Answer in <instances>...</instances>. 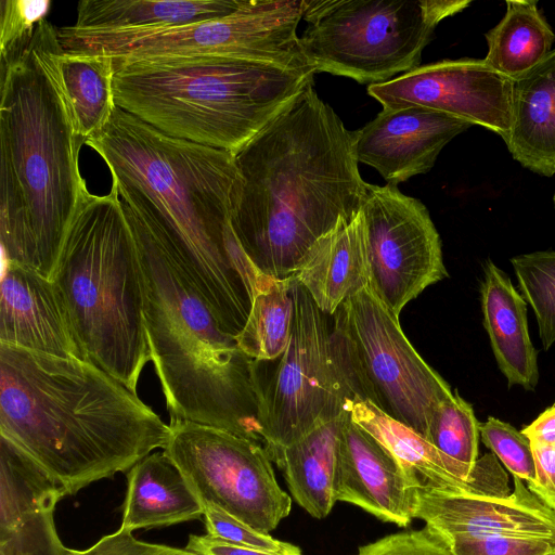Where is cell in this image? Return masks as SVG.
Segmentation results:
<instances>
[{
  "label": "cell",
  "instance_id": "40",
  "mask_svg": "<svg viewBox=\"0 0 555 555\" xmlns=\"http://www.w3.org/2000/svg\"><path fill=\"white\" fill-rule=\"evenodd\" d=\"M521 433L529 440L555 446V406L552 405L543 411Z\"/></svg>",
  "mask_w": 555,
  "mask_h": 555
},
{
  "label": "cell",
  "instance_id": "39",
  "mask_svg": "<svg viewBox=\"0 0 555 555\" xmlns=\"http://www.w3.org/2000/svg\"><path fill=\"white\" fill-rule=\"evenodd\" d=\"M185 548L196 555H302L300 548L288 553L263 552L233 545L207 534H191Z\"/></svg>",
  "mask_w": 555,
  "mask_h": 555
},
{
  "label": "cell",
  "instance_id": "31",
  "mask_svg": "<svg viewBox=\"0 0 555 555\" xmlns=\"http://www.w3.org/2000/svg\"><path fill=\"white\" fill-rule=\"evenodd\" d=\"M479 424L472 404L455 391L434 410L426 439L451 459L474 465L479 459Z\"/></svg>",
  "mask_w": 555,
  "mask_h": 555
},
{
  "label": "cell",
  "instance_id": "5",
  "mask_svg": "<svg viewBox=\"0 0 555 555\" xmlns=\"http://www.w3.org/2000/svg\"><path fill=\"white\" fill-rule=\"evenodd\" d=\"M117 189L137 245L146 339L170 421L224 429L263 444L256 361L222 331L132 195Z\"/></svg>",
  "mask_w": 555,
  "mask_h": 555
},
{
  "label": "cell",
  "instance_id": "25",
  "mask_svg": "<svg viewBox=\"0 0 555 555\" xmlns=\"http://www.w3.org/2000/svg\"><path fill=\"white\" fill-rule=\"evenodd\" d=\"M203 516V505L164 452L151 453L127 472L121 529L133 532Z\"/></svg>",
  "mask_w": 555,
  "mask_h": 555
},
{
  "label": "cell",
  "instance_id": "1",
  "mask_svg": "<svg viewBox=\"0 0 555 555\" xmlns=\"http://www.w3.org/2000/svg\"><path fill=\"white\" fill-rule=\"evenodd\" d=\"M135 199L177 269L234 338L260 275L231 225L234 154L171 138L116 106L86 142Z\"/></svg>",
  "mask_w": 555,
  "mask_h": 555
},
{
  "label": "cell",
  "instance_id": "12",
  "mask_svg": "<svg viewBox=\"0 0 555 555\" xmlns=\"http://www.w3.org/2000/svg\"><path fill=\"white\" fill-rule=\"evenodd\" d=\"M306 0H242L233 13L143 35L106 55L117 61L163 56H229L315 72L297 27Z\"/></svg>",
  "mask_w": 555,
  "mask_h": 555
},
{
  "label": "cell",
  "instance_id": "15",
  "mask_svg": "<svg viewBox=\"0 0 555 555\" xmlns=\"http://www.w3.org/2000/svg\"><path fill=\"white\" fill-rule=\"evenodd\" d=\"M348 411L398 459L416 489L487 498L511 494L507 474L493 453L483 454L474 465L463 464L367 401L354 398Z\"/></svg>",
  "mask_w": 555,
  "mask_h": 555
},
{
  "label": "cell",
  "instance_id": "13",
  "mask_svg": "<svg viewBox=\"0 0 555 555\" xmlns=\"http://www.w3.org/2000/svg\"><path fill=\"white\" fill-rule=\"evenodd\" d=\"M361 210L372 286L399 318L409 301L449 275L439 233L426 206L397 185L367 183Z\"/></svg>",
  "mask_w": 555,
  "mask_h": 555
},
{
  "label": "cell",
  "instance_id": "24",
  "mask_svg": "<svg viewBox=\"0 0 555 555\" xmlns=\"http://www.w3.org/2000/svg\"><path fill=\"white\" fill-rule=\"evenodd\" d=\"M506 145L531 171L555 175V50L513 79L512 121Z\"/></svg>",
  "mask_w": 555,
  "mask_h": 555
},
{
  "label": "cell",
  "instance_id": "23",
  "mask_svg": "<svg viewBox=\"0 0 555 555\" xmlns=\"http://www.w3.org/2000/svg\"><path fill=\"white\" fill-rule=\"evenodd\" d=\"M480 302L492 352L508 386L534 390L540 375L538 353L528 330L527 302L508 275L491 260L483 264Z\"/></svg>",
  "mask_w": 555,
  "mask_h": 555
},
{
  "label": "cell",
  "instance_id": "2",
  "mask_svg": "<svg viewBox=\"0 0 555 555\" xmlns=\"http://www.w3.org/2000/svg\"><path fill=\"white\" fill-rule=\"evenodd\" d=\"M356 141L313 81L234 155L231 225L258 271L293 278L322 237L361 211L367 183Z\"/></svg>",
  "mask_w": 555,
  "mask_h": 555
},
{
  "label": "cell",
  "instance_id": "36",
  "mask_svg": "<svg viewBox=\"0 0 555 555\" xmlns=\"http://www.w3.org/2000/svg\"><path fill=\"white\" fill-rule=\"evenodd\" d=\"M356 555H453L426 527L399 532L360 546Z\"/></svg>",
  "mask_w": 555,
  "mask_h": 555
},
{
  "label": "cell",
  "instance_id": "35",
  "mask_svg": "<svg viewBox=\"0 0 555 555\" xmlns=\"http://www.w3.org/2000/svg\"><path fill=\"white\" fill-rule=\"evenodd\" d=\"M453 555H548L555 542L512 535H464L442 540Z\"/></svg>",
  "mask_w": 555,
  "mask_h": 555
},
{
  "label": "cell",
  "instance_id": "26",
  "mask_svg": "<svg viewBox=\"0 0 555 555\" xmlns=\"http://www.w3.org/2000/svg\"><path fill=\"white\" fill-rule=\"evenodd\" d=\"M345 415L318 425L272 459L283 472L294 500L318 519L326 517L336 503L333 480Z\"/></svg>",
  "mask_w": 555,
  "mask_h": 555
},
{
  "label": "cell",
  "instance_id": "16",
  "mask_svg": "<svg viewBox=\"0 0 555 555\" xmlns=\"http://www.w3.org/2000/svg\"><path fill=\"white\" fill-rule=\"evenodd\" d=\"M242 0H83L73 25L57 29L67 52L107 54L143 35L227 16Z\"/></svg>",
  "mask_w": 555,
  "mask_h": 555
},
{
  "label": "cell",
  "instance_id": "17",
  "mask_svg": "<svg viewBox=\"0 0 555 555\" xmlns=\"http://www.w3.org/2000/svg\"><path fill=\"white\" fill-rule=\"evenodd\" d=\"M506 498L450 494L417 489L413 517L438 539L464 535H512L555 542V512L513 477Z\"/></svg>",
  "mask_w": 555,
  "mask_h": 555
},
{
  "label": "cell",
  "instance_id": "29",
  "mask_svg": "<svg viewBox=\"0 0 555 555\" xmlns=\"http://www.w3.org/2000/svg\"><path fill=\"white\" fill-rule=\"evenodd\" d=\"M293 283L294 276L260 273L247 321L235 337L240 350L250 359L274 361L286 349L294 313Z\"/></svg>",
  "mask_w": 555,
  "mask_h": 555
},
{
  "label": "cell",
  "instance_id": "8",
  "mask_svg": "<svg viewBox=\"0 0 555 555\" xmlns=\"http://www.w3.org/2000/svg\"><path fill=\"white\" fill-rule=\"evenodd\" d=\"M468 0H306L300 36L317 73L380 83L420 66L444 18Z\"/></svg>",
  "mask_w": 555,
  "mask_h": 555
},
{
  "label": "cell",
  "instance_id": "4",
  "mask_svg": "<svg viewBox=\"0 0 555 555\" xmlns=\"http://www.w3.org/2000/svg\"><path fill=\"white\" fill-rule=\"evenodd\" d=\"M57 28L42 21L1 65L0 243L4 262L52 279L85 195L82 144L62 89Z\"/></svg>",
  "mask_w": 555,
  "mask_h": 555
},
{
  "label": "cell",
  "instance_id": "14",
  "mask_svg": "<svg viewBox=\"0 0 555 555\" xmlns=\"http://www.w3.org/2000/svg\"><path fill=\"white\" fill-rule=\"evenodd\" d=\"M367 93L383 108L420 106L472 125H480L508 139L512 121L513 79L485 60H441L370 85Z\"/></svg>",
  "mask_w": 555,
  "mask_h": 555
},
{
  "label": "cell",
  "instance_id": "9",
  "mask_svg": "<svg viewBox=\"0 0 555 555\" xmlns=\"http://www.w3.org/2000/svg\"><path fill=\"white\" fill-rule=\"evenodd\" d=\"M331 317L354 398L426 438L434 410L454 392L417 353L372 283Z\"/></svg>",
  "mask_w": 555,
  "mask_h": 555
},
{
  "label": "cell",
  "instance_id": "3",
  "mask_svg": "<svg viewBox=\"0 0 555 555\" xmlns=\"http://www.w3.org/2000/svg\"><path fill=\"white\" fill-rule=\"evenodd\" d=\"M137 392L88 360L0 344V435L74 495L169 437Z\"/></svg>",
  "mask_w": 555,
  "mask_h": 555
},
{
  "label": "cell",
  "instance_id": "10",
  "mask_svg": "<svg viewBox=\"0 0 555 555\" xmlns=\"http://www.w3.org/2000/svg\"><path fill=\"white\" fill-rule=\"evenodd\" d=\"M293 299L288 344L270 376L256 361L259 423L271 461L318 425L347 413L354 399L331 315L318 308L295 278Z\"/></svg>",
  "mask_w": 555,
  "mask_h": 555
},
{
  "label": "cell",
  "instance_id": "27",
  "mask_svg": "<svg viewBox=\"0 0 555 555\" xmlns=\"http://www.w3.org/2000/svg\"><path fill=\"white\" fill-rule=\"evenodd\" d=\"M57 66L75 133L85 143L105 128L116 108L115 60L106 54L62 49Z\"/></svg>",
  "mask_w": 555,
  "mask_h": 555
},
{
  "label": "cell",
  "instance_id": "32",
  "mask_svg": "<svg viewBox=\"0 0 555 555\" xmlns=\"http://www.w3.org/2000/svg\"><path fill=\"white\" fill-rule=\"evenodd\" d=\"M480 439L491 450L500 463L527 485L535 477V464L528 437L511 424L489 416L479 424Z\"/></svg>",
  "mask_w": 555,
  "mask_h": 555
},
{
  "label": "cell",
  "instance_id": "30",
  "mask_svg": "<svg viewBox=\"0 0 555 555\" xmlns=\"http://www.w3.org/2000/svg\"><path fill=\"white\" fill-rule=\"evenodd\" d=\"M511 263L521 296L535 315L544 350L555 344V250L515 256Z\"/></svg>",
  "mask_w": 555,
  "mask_h": 555
},
{
  "label": "cell",
  "instance_id": "18",
  "mask_svg": "<svg viewBox=\"0 0 555 555\" xmlns=\"http://www.w3.org/2000/svg\"><path fill=\"white\" fill-rule=\"evenodd\" d=\"M63 488L0 435V555H68L54 509Z\"/></svg>",
  "mask_w": 555,
  "mask_h": 555
},
{
  "label": "cell",
  "instance_id": "20",
  "mask_svg": "<svg viewBox=\"0 0 555 555\" xmlns=\"http://www.w3.org/2000/svg\"><path fill=\"white\" fill-rule=\"evenodd\" d=\"M473 125L454 116L420 106L383 108L357 131L359 164L376 169L397 185L428 172L441 150Z\"/></svg>",
  "mask_w": 555,
  "mask_h": 555
},
{
  "label": "cell",
  "instance_id": "33",
  "mask_svg": "<svg viewBox=\"0 0 555 555\" xmlns=\"http://www.w3.org/2000/svg\"><path fill=\"white\" fill-rule=\"evenodd\" d=\"M0 21V63L16 57L31 41L46 20L50 0H2Z\"/></svg>",
  "mask_w": 555,
  "mask_h": 555
},
{
  "label": "cell",
  "instance_id": "28",
  "mask_svg": "<svg viewBox=\"0 0 555 555\" xmlns=\"http://www.w3.org/2000/svg\"><path fill=\"white\" fill-rule=\"evenodd\" d=\"M485 62L515 79L540 64L551 52L555 35L537 1H506V13L486 34Z\"/></svg>",
  "mask_w": 555,
  "mask_h": 555
},
{
  "label": "cell",
  "instance_id": "19",
  "mask_svg": "<svg viewBox=\"0 0 555 555\" xmlns=\"http://www.w3.org/2000/svg\"><path fill=\"white\" fill-rule=\"evenodd\" d=\"M417 490L398 459L346 413L333 480L335 502L357 505L378 519L406 527Z\"/></svg>",
  "mask_w": 555,
  "mask_h": 555
},
{
  "label": "cell",
  "instance_id": "7",
  "mask_svg": "<svg viewBox=\"0 0 555 555\" xmlns=\"http://www.w3.org/2000/svg\"><path fill=\"white\" fill-rule=\"evenodd\" d=\"M51 280L86 359L137 392L151 354L137 245L116 184L85 195Z\"/></svg>",
  "mask_w": 555,
  "mask_h": 555
},
{
  "label": "cell",
  "instance_id": "11",
  "mask_svg": "<svg viewBox=\"0 0 555 555\" xmlns=\"http://www.w3.org/2000/svg\"><path fill=\"white\" fill-rule=\"evenodd\" d=\"M163 452L201 504L210 503L269 533L292 509L263 444L231 431L171 420Z\"/></svg>",
  "mask_w": 555,
  "mask_h": 555
},
{
  "label": "cell",
  "instance_id": "22",
  "mask_svg": "<svg viewBox=\"0 0 555 555\" xmlns=\"http://www.w3.org/2000/svg\"><path fill=\"white\" fill-rule=\"evenodd\" d=\"M318 308L333 315L351 295L372 283L362 210L343 220L307 254L294 275Z\"/></svg>",
  "mask_w": 555,
  "mask_h": 555
},
{
  "label": "cell",
  "instance_id": "41",
  "mask_svg": "<svg viewBox=\"0 0 555 555\" xmlns=\"http://www.w3.org/2000/svg\"><path fill=\"white\" fill-rule=\"evenodd\" d=\"M548 555H555V550L551 554H548Z\"/></svg>",
  "mask_w": 555,
  "mask_h": 555
},
{
  "label": "cell",
  "instance_id": "34",
  "mask_svg": "<svg viewBox=\"0 0 555 555\" xmlns=\"http://www.w3.org/2000/svg\"><path fill=\"white\" fill-rule=\"evenodd\" d=\"M206 534L233 545L272 553L294 552L298 546L280 541L235 518L218 506L203 503Z\"/></svg>",
  "mask_w": 555,
  "mask_h": 555
},
{
  "label": "cell",
  "instance_id": "6",
  "mask_svg": "<svg viewBox=\"0 0 555 555\" xmlns=\"http://www.w3.org/2000/svg\"><path fill=\"white\" fill-rule=\"evenodd\" d=\"M115 67L117 107L166 135L234 155L315 74L229 56L115 60Z\"/></svg>",
  "mask_w": 555,
  "mask_h": 555
},
{
  "label": "cell",
  "instance_id": "37",
  "mask_svg": "<svg viewBox=\"0 0 555 555\" xmlns=\"http://www.w3.org/2000/svg\"><path fill=\"white\" fill-rule=\"evenodd\" d=\"M68 555H196L188 548L144 542L133 533L119 528L116 532L102 537L86 550H70Z\"/></svg>",
  "mask_w": 555,
  "mask_h": 555
},
{
  "label": "cell",
  "instance_id": "21",
  "mask_svg": "<svg viewBox=\"0 0 555 555\" xmlns=\"http://www.w3.org/2000/svg\"><path fill=\"white\" fill-rule=\"evenodd\" d=\"M0 292V344L87 360L52 280L4 262Z\"/></svg>",
  "mask_w": 555,
  "mask_h": 555
},
{
  "label": "cell",
  "instance_id": "38",
  "mask_svg": "<svg viewBox=\"0 0 555 555\" xmlns=\"http://www.w3.org/2000/svg\"><path fill=\"white\" fill-rule=\"evenodd\" d=\"M535 464L534 480L528 489L555 512V446L530 440Z\"/></svg>",
  "mask_w": 555,
  "mask_h": 555
},
{
  "label": "cell",
  "instance_id": "43",
  "mask_svg": "<svg viewBox=\"0 0 555 555\" xmlns=\"http://www.w3.org/2000/svg\"><path fill=\"white\" fill-rule=\"evenodd\" d=\"M553 406H555V402H554Z\"/></svg>",
  "mask_w": 555,
  "mask_h": 555
},
{
  "label": "cell",
  "instance_id": "42",
  "mask_svg": "<svg viewBox=\"0 0 555 555\" xmlns=\"http://www.w3.org/2000/svg\"><path fill=\"white\" fill-rule=\"evenodd\" d=\"M553 199H554V206H555V194H554V198Z\"/></svg>",
  "mask_w": 555,
  "mask_h": 555
}]
</instances>
